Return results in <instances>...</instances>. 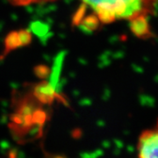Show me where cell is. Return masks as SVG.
I'll return each mask as SVG.
<instances>
[{"mask_svg":"<svg viewBox=\"0 0 158 158\" xmlns=\"http://www.w3.org/2000/svg\"><path fill=\"white\" fill-rule=\"evenodd\" d=\"M32 94L39 103L43 105H52L56 98L60 99L62 103L67 105L64 98L56 92V85H53L51 82L41 81L36 84L33 89Z\"/></svg>","mask_w":158,"mask_h":158,"instance_id":"4","label":"cell"},{"mask_svg":"<svg viewBox=\"0 0 158 158\" xmlns=\"http://www.w3.org/2000/svg\"><path fill=\"white\" fill-rule=\"evenodd\" d=\"M137 151L139 157H158V124L156 127L141 133L138 141Z\"/></svg>","mask_w":158,"mask_h":158,"instance_id":"3","label":"cell"},{"mask_svg":"<svg viewBox=\"0 0 158 158\" xmlns=\"http://www.w3.org/2000/svg\"><path fill=\"white\" fill-rule=\"evenodd\" d=\"M38 100L30 94L22 98L17 105L14 114L11 117L9 127L14 137L23 140L27 136H40L42 127L34 120V113L40 107Z\"/></svg>","mask_w":158,"mask_h":158,"instance_id":"2","label":"cell"},{"mask_svg":"<svg viewBox=\"0 0 158 158\" xmlns=\"http://www.w3.org/2000/svg\"><path fill=\"white\" fill-rule=\"evenodd\" d=\"M11 4L14 6H27L30 4H38V3H46L55 0H8Z\"/></svg>","mask_w":158,"mask_h":158,"instance_id":"11","label":"cell"},{"mask_svg":"<svg viewBox=\"0 0 158 158\" xmlns=\"http://www.w3.org/2000/svg\"><path fill=\"white\" fill-rule=\"evenodd\" d=\"M100 20L98 18L95 13L90 14L88 16H85L83 18V19L80 21L78 27L82 29L84 32H88L91 33L96 31L98 28L99 25H100Z\"/></svg>","mask_w":158,"mask_h":158,"instance_id":"7","label":"cell"},{"mask_svg":"<svg viewBox=\"0 0 158 158\" xmlns=\"http://www.w3.org/2000/svg\"><path fill=\"white\" fill-rule=\"evenodd\" d=\"M86 5L83 3V5L78 8V10L77 12L74 14L73 19H72V25L73 26H78L80 21L83 19V18L85 17V11H86Z\"/></svg>","mask_w":158,"mask_h":158,"instance_id":"10","label":"cell"},{"mask_svg":"<svg viewBox=\"0 0 158 158\" xmlns=\"http://www.w3.org/2000/svg\"><path fill=\"white\" fill-rule=\"evenodd\" d=\"M129 21L130 29L136 37L140 39H148L153 36L148 19V15L141 14L131 19Z\"/></svg>","mask_w":158,"mask_h":158,"instance_id":"5","label":"cell"},{"mask_svg":"<svg viewBox=\"0 0 158 158\" xmlns=\"http://www.w3.org/2000/svg\"><path fill=\"white\" fill-rule=\"evenodd\" d=\"M18 33H19V37L22 47L28 46L32 42V34L28 30L22 29V30L18 31Z\"/></svg>","mask_w":158,"mask_h":158,"instance_id":"9","label":"cell"},{"mask_svg":"<svg viewBox=\"0 0 158 158\" xmlns=\"http://www.w3.org/2000/svg\"><path fill=\"white\" fill-rule=\"evenodd\" d=\"M20 47H22V45L19 37V33L17 31H12L9 33L5 40V49L3 51L2 58L6 56V55H8L10 52L17 49Z\"/></svg>","mask_w":158,"mask_h":158,"instance_id":"6","label":"cell"},{"mask_svg":"<svg viewBox=\"0 0 158 158\" xmlns=\"http://www.w3.org/2000/svg\"><path fill=\"white\" fill-rule=\"evenodd\" d=\"M34 74L39 78L46 79L50 76V69L47 65H38L34 68Z\"/></svg>","mask_w":158,"mask_h":158,"instance_id":"8","label":"cell"},{"mask_svg":"<svg viewBox=\"0 0 158 158\" xmlns=\"http://www.w3.org/2000/svg\"><path fill=\"white\" fill-rule=\"evenodd\" d=\"M94 11L100 22L110 24L116 19H128L141 14L149 15L156 0H82Z\"/></svg>","mask_w":158,"mask_h":158,"instance_id":"1","label":"cell"}]
</instances>
